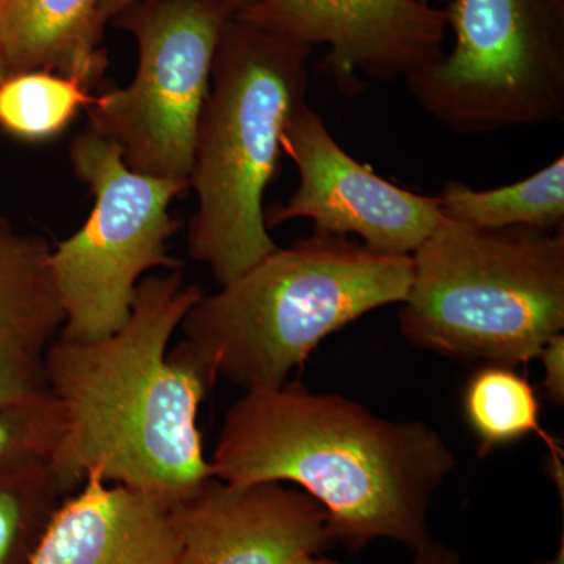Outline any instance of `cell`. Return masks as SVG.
Segmentation results:
<instances>
[{
  "label": "cell",
  "instance_id": "1",
  "mask_svg": "<svg viewBox=\"0 0 564 564\" xmlns=\"http://www.w3.org/2000/svg\"><path fill=\"white\" fill-rule=\"evenodd\" d=\"M202 296L180 269L150 274L117 333L51 345L46 388L66 422L51 463L70 492L98 469L109 484L174 508L215 478L198 429L199 404L214 383L184 348H169Z\"/></svg>",
  "mask_w": 564,
  "mask_h": 564
},
{
  "label": "cell",
  "instance_id": "2",
  "mask_svg": "<svg viewBox=\"0 0 564 564\" xmlns=\"http://www.w3.org/2000/svg\"><path fill=\"white\" fill-rule=\"evenodd\" d=\"M209 463L228 485L302 489L326 511L334 544L350 554L381 538L411 551L429 543L430 505L456 467L426 423L386 421L300 381L245 392L226 414Z\"/></svg>",
  "mask_w": 564,
  "mask_h": 564
},
{
  "label": "cell",
  "instance_id": "3",
  "mask_svg": "<svg viewBox=\"0 0 564 564\" xmlns=\"http://www.w3.org/2000/svg\"><path fill=\"white\" fill-rule=\"evenodd\" d=\"M413 259L315 236L278 248L182 322L180 347L209 375L245 392L288 383L329 334L410 291Z\"/></svg>",
  "mask_w": 564,
  "mask_h": 564
},
{
  "label": "cell",
  "instance_id": "4",
  "mask_svg": "<svg viewBox=\"0 0 564 564\" xmlns=\"http://www.w3.org/2000/svg\"><path fill=\"white\" fill-rule=\"evenodd\" d=\"M311 47L232 14L223 29L204 104L191 187L198 210L188 254L225 285L276 251L263 195L285 124L306 104Z\"/></svg>",
  "mask_w": 564,
  "mask_h": 564
},
{
  "label": "cell",
  "instance_id": "5",
  "mask_svg": "<svg viewBox=\"0 0 564 564\" xmlns=\"http://www.w3.org/2000/svg\"><path fill=\"white\" fill-rule=\"evenodd\" d=\"M400 332L447 358L514 367L564 329V228L486 231L444 220L411 256Z\"/></svg>",
  "mask_w": 564,
  "mask_h": 564
},
{
  "label": "cell",
  "instance_id": "6",
  "mask_svg": "<svg viewBox=\"0 0 564 564\" xmlns=\"http://www.w3.org/2000/svg\"><path fill=\"white\" fill-rule=\"evenodd\" d=\"M454 47L406 79L415 101L456 133L564 117V0H452Z\"/></svg>",
  "mask_w": 564,
  "mask_h": 564
},
{
  "label": "cell",
  "instance_id": "7",
  "mask_svg": "<svg viewBox=\"0 0 564 564\" xmlns=\"http://www.w3.org/2000/svg\"><path fill=\"white\" fill-rule=\"evenodd\" d=\"M69 159L95 207L79 231L51 250L65 311L61 337L96 340L129 321L144 274L180 269L166 247L181 228L170 204L191 184L133 172L113 141L88 128L70 141Z\"/></svg>",
  "mask_w": 564,
  "mask_h": 564
},
{
  "label": "cell",
  "instance_id": "8",
  "mask_svg": "<svg viewBox=\"0 0 564 564\" xmlns=\"http://www.w3.org/2000/svg\"><path fill=\"white\" fill-rule=\"evenodd\" d=\"M218 0H140L115 17L139 47L126 88L93 96L88 129L113 141L133 172L191 184L196 137L223 29Z\"/></svg>",
  "mask_w": 564,
  "mask_h": 564
},
{
  "label": "cell",
  "instance_id": "9",
  "mask_svg": "<svg viewBox=\"0 0 564 564\" xmlns=\"http://www.w3.org/2000/svg\"><path fill=\"white\" fill-rule=\"evenodd\" d=\"M281 148L300 184L288 204L265 214L269 229L310 218L315 234L356 236L367 250L408 258L444 220L436 198L399 187L352 159L307 104L285 124Z\"/></svg>",
  "mask_w": 564,
  "mask_h": 564
},
{
  "label": "cell",
  "instance_id": "10",
  "mask_svg": "<svg viewBox=\"0 0 564 564\" xmlns=\"http://www.w3.org/2000/svg\"><path fill=\"white\" fill-rule=\"evenodd\" d=\"M282 39L328 47L323 66L356 95L367 79L406 80L440 62L447 10L429 0H259L236 14Z\"/></svg>",
  "mask_w": 564,
  "mask_h": 564
},
{
  "label": "cell",
  "instance_id": "11",
  "mask_svg": "<svg viewBox=\"0 0 564 564\" xmlns=\"http://www.w3.org/2000/svg\"><path fill=\"white\" fill-rule=\"evenodd\" d=\"M172 511L177 564H295L336 545L322 505L280 481L237 486L212 478Z\"/></svg>",
  "mask_w": 564,
  "mask_h": 564
},
{
  "label": "cell",
  "instance_id": "12",
  "mask_svg": "<svg viewBox=\"0 0 564 564\" xmlns=\"http://www.w3.org/2000/svg\"><path fill=\"white\" fill-rule=\"evenodd\" d=\"M172 508L98 469L66 497L31 564H177Z\"/></svg>",
  "mask_w": 564,
  "mask_h": 564
},
{
  "label": "cell",
  "instance_id": "13",
  "mask_svg": "<svg viewBox=\"0 0 564 564\" xmlns=\"http://www.w3.org/2000/svg\"><path fill=\"white\" fill-rule=\"evenodd\" d=\"M51 250L0 215V404L47 391V351L65 325Z\"/></svg>",
  "mask_w": 564,
  "mask_h": 564
},
{
  "label": "cell",
  "instance_id": "14",
  "mask_svg": "<svg viewBox=\"0 0 564 564\" xmlns=\"http://www.w3.org/2000/svg\"><path fill=\"white\" fill-rule=\"evenodd\" d=\"M99 0H6L0 55L7 76L51 70L91 90L107 68Z\"/></svg>",
  "mask_w": 564,
  "mask_h": 564
},
{
  "label": "cell",
  "instance_id": "15",
  "mask_svg": "<svg viewBox=\"0 0 564 564\" xmlns=\"http://www.w3.org/2000/svg\"><path fill=\"white\" fill-rule=\"evenodd\" d=\"M445 220L486 231L529 228L554 232L564 228V158L524 181L492 191H475L459 181L436 196Z\"/></svg>",
  "mask_w": 564,
  "mask_h": 564
},
{
  "label": "cell",
  "instance_id": "16",
  "mask_svg": "<svg viewBox=\"0 0 564 564\" xmlns=\"http://www.w3.org/2000/svg\"><path fill=\"white\" fill-rule=\"evenodd\" d=\"M70 494L51 462L0 470V564H31Z\"/></svg>",
  "mask_w": 564,
  "mask_h": 564
},
{
  "label": "cell",
  "instance_id": "17",
  "mask_svg": "<svg viewBox=\"0 0 564 564\" xmlns=\"http://www.w3.org/2000/svg\"><path fill=\"white\" fill-rule=\"evenodd\" d=\"M463 408L481 454L536 433L556 455L554 441L541 430L536 391L513 367L478 369L464 389Z\"/></svg>",
  "mask_w": 564,
  "mask_h": 564
},
{
  "label": "cell",
  "instance_id": "18",
  "mask_svg": "<svg viewBox=\"0 0 564 564\" xmlns=\"http://www.w3.org/2000/svg\"><path fill=\"white\" fill-rule=\"evenodd\" d=\"M91 98L79 80L51 70L10 74L0 82V129L18 140L55 139Z\"/></svg>",
  "mask_w": 564,
  "mask_h": 564
},
{
  "label": "cell",
  "instance_id": "19",
  "mask_svg": "<svg viewBox=\"0 0 564 564\" xmlns=\"http://www.w3.org/2000/svg\"><path fill=\"white\" fill-rule=\"evenodd\" d=\"M65 425L62 403L50 391L0 404V470L51 462Z\"/></svg>",
  "mask_w": 564,
  "mask_h": 564
},
{
  "label": "cell",
  "instance_id": "20",
  "mask_svg": "<svg viewBox=\"0 0 564 564\" xmlns=\"http://www.w3.org/2000/svg\"><path fill=\"white\" fill-rule=\"evenodd\" d=\"M538 358L543 361V389L551 402L562 406L564 403V334L552 337Z\"/></svg>",
  "mask_w": 564,
  "mask_h": 564
},
{
  "label": "cell",
  "instance_id": "21",
  "mask_svg": "<svg viewBox=\"0 0 564 564\" xmlns=\"http://www.w3.org/2000/svg\"><path fill=\"white\" fill-rule=\"evenodd\" d=\"M137 2H140V0H99V21H101L102 25H106V22L113 20L122 10ZM218 2H221L232 14H240L254 7L259 0H218Z\"/></svg>",
  "mask_w": 564,
  "mask_h": 564
},
{
  "label": "cell",
  "instance_id": "22",
  "mask_svg": "<svg viewBox=\"0 0 564 564\" xmlns=\"http://www.w3.org/2000/svg\"><path fill=\"white\" fill-rule=\"evenodd\" d=\"M413 564H462V562H459L458 552L430 540L429 543L415 549Z\"/></svg>",
  "mask_w": 564,
  "mask_h": 564
},
{
  "label": "cell",
  "instance_id": "23",
  "mask_svg": "<svg viewBox=\"0 0 564 564\" xmlns=\"http://www.w3.org/2000/svg\"><path fill=\"white\" fill-rule=\"evenodd\" d=\"M295 564H340L336 560L326 558L323 555H306L300 558Z\"/></svg>",
  "mask_w": 564,
  "mask_h": 564
},
{
  "label": "cell",
  "instance_id": "24",
  "mask_svg": "<svg viewBox=\"0 0 564 564\" xmlns=\"http://www.w3.org/2000/svg\"><path fill=\"white\" fill-rule=\"evenodd\" d=\"M563 558H564V544L562 541V545H560V554H556L554 560H551V562H541L538 564H564Z\"/></svg>",
  "mask_w": 564,
  "mask_h": 564
},
{
  "label": "cell",
  "instance_id": "25",
  "mask_svg": "<svg viewBox=\"0 0 564 564\" xmlns=\"http://www.w3.org/2000/svg\"><path fill=\"white\" fill-rule=\"evenodd\" d=\"M7 76L6 66H3L2 55H0V82Z\"/></svg>",
  "mask_w": 564,
  "mask_h": 564
},
{
  "label": "cell",
  "instance_id": "26",
  "mask_svg": "<svg viewBox=\"0 0 564 564\" xmlns=\"http://www.w3.org/2000/svg\"><path fill=\"white\" fill-rule=\"evenodd\" d=\"M3 3H6V0H0V7H2Z\"/></svg>",
  "mask_w": 564,
  "mask_h": 564
}]
</instances>
